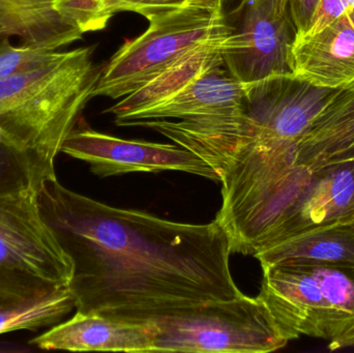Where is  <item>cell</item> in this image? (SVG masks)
Masks as SVG:
<instances>
[{"instance_id":"obj_16","label":"cell","mask_w":354,"mask_h":353,"mask_svg":"<svg viewBox=\"0 0 354 353\" xmlns=\"http://www.w3.org/2000/svg\"><path fill=\"white\" fill-rule=\"evenodd\" d=\"M230 31L194 48L151 82L122 97L106 113H111L115 124L122 126L139 112L174 97L210 68L223 66V46Z\"/></svg>"},{"instance_id":"obj_7","label":"cell","mask_w":354,"mask_h":353,"mask_svg":"<svg viewBox=\"0 0 354 353\" xmlns=\"http://www.w3.org/2000/svg\"><path fill=\"white\" fill-rule=\"evenodd\" d=\"M68 157L86 162L93 173L108 178L127 173L180 171L218 182V176L205 161L177 144L127 140L79 126L62 147Z\"/></svg>"},{"instance_id":"obj_18","label":"cell","mask_w":354,"mask_h":353,"mask_svg":"<svg viewBox=\"0 0 354 353\" xmlns=\"http://www.w3.org/2000/svg\"><path fill=\"white\" fill-rule=\"evenodd\" d=\"M45 178L39 165L14 149L0 131V197L37 191Z\"/></svg>"},{"instance_id":"obj_9","label":"cell","mask_w":354,"mask_h":353,"mask_svg":"<svg viewBox=\"0 0 354 353\" xmlns=\"http://www.w3.org/2000/svg\"><path fill=\"white\" fill-rule=\"evenodd\" d=\"M111 17L102 0H0V37L57 51Z\"/></svg>"},{"instance_id":"obj_19","label":"cell","mask_w":354,"mask_h":353,"mask_svg":"<svg viewBox=\"0 0 354 353\" xmlns=\"http://www.w3.org/2000/svg\"><path fill=\"white\" fill-rule=\"evenodd\" d=\"M55 50L35 46L12 45L8 37L0 39V79L25 74L49 64L57 56Z\"/></svg>"},{"instance_id":"obj_8","label":"cell","mask_w":354,"mask_h":353,"mask_svg":"<svg viewBox=\"0 0 354 353\" xmlns=\"http://www.w3.org/2000/svg\"><path fill=\"white\" fill-rule=\"evenodd\" d=\"M23 271L68 285L74 265L46 223L37 190L0 197V271Z\"/></svg>"},{"instance_id":"obj_23","label":"cell","mask_w":354,"mask_h":353,"mask_svg":"<svg viewBox=\"0 0 354 353\" xmlns=\"http://www.w3.org/2000/svg\"><path fill=\"white\" fill-rule=\"evenodd\" d=\"M105 8L109 10L111 14L120 12V6H122L124 0H102Z\"/></svg>"},{"instance_id":"obj_5","label":"cell","mask_w":354,"mask_h":353,"mask_svg":"<svg viewBox=\"0 0 354 353\" xmlns=\"http://www.w3.org/2000/svg\"><path fill=\"white\" fill-rule=\"evenodd\" d=\"M149 22L145 32L127 41L102 68L93 97L122 99L194 48L231 30L222 8L187 6L158 15Z\"/></svg>"},{"instance_id":"obj_20","label":"cell","mask_w":354,"mask_h":353,"mask_svg":"<svg viewBox=\"0 0 354 353\" xmlns=\"http://www.w3.org/2000/svg\"><path fill=\"white\" fill-rule=\"evenodd\" d=\"M189 6V0H124L120 12H133L147 20L172 10Z\"/></svg>"},{"instance_id":"obj_13","label":"cell","mask_w":354,"mask_h":353,"mask_svg":"<svg viewBox=\"0 0 354 353\" xmlns=\"http://www.w3.org/2000/svg\"><path fill=\"white\" fill-rule=\"evenodd\" d=\"M155 333L151 323L77 311L72 318L53 325L30 343L41 350L151 353Z\"/></svg>"},{"instance_id":"obj_22","label":"cell","mask_w":354,"mask_h":353,"mask_svg":"<svg viewBox=\"0 0 354 353\" xmlns=\"http://www.w3.org/2000/svg\"><path fill=\"white\" fill-rule=\"evenodd\" d=\"M227 0H189V6L205 8H223Z\"/></svg>"},{"instance_id":"obj_21","label":"cell","mask_w":354,"mask_h":353,"mask_svg":"<svg viewBox=\"0 0 354 353\" xmlns=\"http://www.w3.org/2000/svg\"><path fill=\"white\" fill-rule=\"evenodd\" d=\"M319 1L320 0H290L291 16L297 28V37H301L307 30Z\"/></svg>"},{"instance_id":"obj_3","label":"cell","mask_w":354,"mask_h":353,"mask_svg":"<svg viewBox=\"0 0 354 353\" xmlns=\"http://www.w3.org/2000/svg\"><path fill=\"white\" fill-rule=\"evenodd\" d=\"M259 298L287 335L330 342L354 327V267L280 265L262 267Z\"/></svg>"},{"instance_id":"obj_2","label":"cell","mask_w":354,"mask_h":353,"mask_svg":"<svg viewBox=\"0 0 354 353\" xmlns=\"http://www.w3.org/2000/svg\"><path fill=\"white\" fill-rule=\"evenodd\" d=\"M93 51V47L59 51L37 70L0 79V131L47 178L56 175V158L101 77Z\"/></svg>"},{"instance_id":"obj_11","label":"cell","mask_w":354,"mask_h":353,"mask_svg":"<svg viewBox=\"0 0 354 353\" xmlns=\"http://www.w3.org/2000/svg\"><path fill=\"white\" fill-rule=\"evenodd\" d=\"M351 222H354V161L315 171L299 202L262 250L304 232Z\"/></svg>"},{"instance_id":"obj_6","label":"cell","mask_w":354,"mask_h":353,"mask_svg":"<svg viewBox=\"0 0 354 353\" xmlns=\"http://www.w3.org/2000/svg\"><path fill=\"white\" fill-rule=\"evenodd\" d=\"M243 4L241 24L225 39L223 66L243 84L291 74L297 28L290 0H243Z\"/></svg>"},{"instance_id":"obj_12","label":"cell","mask_w":354,"mask_h":353,"mask_svg":"<svg viewBox=\"0 0 354 353\" xmlns=\"http://www.w3.org/2000/svg\"><path fill=\"white\" fill-rule=\"evenodd\" d=\"M295 78L339 89L354 83V18L345 12L315 35L297 37L289 60Z\"/></svg>"},{"instance_id":"obj_15","label":"cell","mask_w":354,"mask_h":353,"mask_svg":"<svg viewBox=\"0 0 354 353\" xmlns=\"http://www.w3.org/2000/svg\"><path fill=\"white\" fill-rule=\"evenodd\" d=\"M353 161L354 83L333 93L297 149V162L313 171Z\"/></svg>"},{"instance_id":"obj_24","label":"cell","mask_w":354,"mask_h":353,"mask_svg":"<svg viewBox=\"0 0 354 353\" xmlns=\"http://www.w3.org/2000/svg\"><path fill=\"white\" fill-rule=\"evenodd\" d=\"M0 39H2V37H0Z\"/></svg>"},{"instance_id":"obj_1","label":"cell","mask_w":354,"mask_h":353,"mask_svg":"<svg viewBox=\"0 0 354 353\" xmlns=\"http://www.w3.org/2000/svg\"><path fill=\"white\" fill-rule=\"evenodd\" d=\"M46 223L74 271L78 312L135 323L210 302L239 298L228 238L216 221L187 224L118 209L66 188L57 178L37 188Z\"/></svg>"},{"instance_id":"obj_10","label":"cell","mask_w":354,"mask_h":353,"mask_svg":"<svg viewBox=\"0 0 354 353\" xmlns=\"http://www.w3.org/2000/svg\"><path fill=\"white\" fill-rule=\"evenodd\" d=\"M75 309L66 284L23 271H0V335L53 327Z\"/></svg>"},{"instance_id":"obj_14","label":"cell","mask_w":354,"mask_h":353,"mask_svg":"<svg viewBox=\"0 0 354 353\" xmlns=\"http://www.w3.org/2000/svg\"><path fill=\"white\" fill-rule=\"evenodd\" d=\"M245 85L223 66L210 68L170 99L131 117L122 126L143 120H191L243 113Z\"/></svg>"},{"instance_id":"obj_17","label":"cell","mask_w":354,"mask_h":353,"mask_svg":"<svg viewBox=\"0 0 354 353\" xmlns=\"http://www.w3.org/2000/svg\"><path fill=\"white\" fill-rule=\"evenodd\" d=\"M254 257L261 267L280 263L354 267V222L297 234Z\"/></svg>"},{"instance_id":"obj_4","label":"cell","mask_w":354,"mask_h":353,"mask_svg":"<svg viewBox=\"0 0 354 353\" xmlns=\"http://www.w3.org/2000/svg\"><path fill=\"white\" fill-rule=\"evenodd\" d=\"M151 352L268 353L290 338L257 296L241 294L157 319Z\"/></svg>"}]
</instances>
